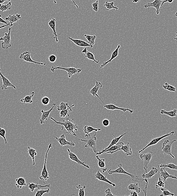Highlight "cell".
Returning <instances> with one entry per match:
<instances>
[{
  "label": "cell",
  "instance_id": "6da1fadb",
  "mask_svg": "<svg viewBox=\"0 0 177 196\" xmlns=\"http://www.w3.org/2000/svg\"><path fill=\"white\" fill-rule=\"evenodd\" d=\"M49 118L53 121L56 124L64 126L66 130V133L67 134H72L75 136H77L74 131L75 130L77 133L78 127L77 124L74 122V119H71L70 117H68L66 120H64L62 121H57L51 117H49Z\"/></svg>",
  "mask_w": 177,
  "mask_h": 196
},
{
  "label": "cell",
  "instance_id": "7a4b0ae2",
  "mask_svg": "<svg viewBox=\"0 0 177 196\" xmlns=\"http://www.w3.org/2000/svg\"><path fill=\"white\" fill-rule=\"evenodd\" d=\"M96 133H95V135L91 136L90 134H86L85 135L86 139H79V140L85 142L86 143V145L85 146V148H90L92 149L93 150L94 153L96 154L98 152L96 148Z\"/></svg>",
  "mask_w": 177,
  "mask_h": 196
},
{
  "label": "cell",
  "instance_id": "3957f363",
  "mask_svg": "<svg viewBox=\"0 0 177 196\" xmlns=\"http://www.w3.org/2000/svg\"><path fill=\"white\" fill-rule=\"evenodd\" d=\"M108 173L110 175H112L113 173H122V174H124L127 175L131 177L132 180L135 182H141V181H143L142 179H140V177L138 175H135L131 174L126 172L122 168V164L121 163L118 164V168L115 170H112L110 169L108 172Z\"/></svg>",
  "mask_w": 177,
  "mask_h": 196
},
{
  "label": "cell",
  "instance_id": "277c9868",
  "mask_svg": "<svg viewBox=\"0 0 177 196\" xmlns=\"http://www.w3.org/2000/svg\"><path fill=\"white\" fill-rule=\"evenodd\" d=\"M57 69L65 70L67 72L68 76L70 79L73 75L80 74L82 71V69L81 68H76L74 67L65 68L61 67V66H57V67H55L53 66L51 67L50 70L52 72H55V70H57Z\"/></svg>",
  "mask_w": 177,
  "mask_h": 196
},
{
  "label": "cell",
  "instance_id": "5b68a950",
  "mask_svg": "<svg viewBox=\"0 0 177 196\" xmlns=\"http://www.w3.org/2000/svg\"><path fill=\"white\" fill-rule=\"evenodd\" d=\"M176 141V139H173L172 140L166 139L164 141L162 147V153L165 155H170L173 158H175V157L171 154V147L173 143Z\"/></svg>",
  "mask_w": 177,
  "mask_h": 196
},
{
  "label": "cell",
  "instance_id": "8992f818",
  "mask_svg": "<svg viewBox=\"0 0 177 196\" xmlns=\"http://www.w3.org/2000/svg\"><path fill=\"white\" fill-rule=\"evenodd\" d=\"M158 170V169L157 168L153 167L150 171L148 172V173H147V172L146 173H143L142 175V178H143V181H145L146 183L145 188L142 190L144 192V193H145V196H146L147 188L148 181H149V179L151 178L152 177L154 176L156 173H157Z\"/></svg>",
  "mask_w": 177,
  "mask_h": 196
},
{
  "label": "cell",
  "instance_id": "52a82bcc",
  "mask_svg": "<svg viewBox=\"0 0 177 196\" xmlns=\"http://www.w3.org/2000/svg\"><path fill=\"white\" fill-rule=\"evenodd\" d=\"M174 133V131H171L170 132V133H167L164 135H162L160 136L154 138V139H152L147 144L144 148H143L142 149H140V150H138L139 153H140L144 151V150H145L146 148H147L149 146H151L154 145L155 144H156L157 143H158L160 140H161L162 139H164V138L166 137L169 136H172L173 135Z\"/></svg>",
  "mask_w": 177,
  "mask_h": 196
},
{
  "label": "cell",
  "instance_id": "ba28073f",
  "mask_svg": "<svg viewBox=\"0 0 177 196\" xmlns=\"http://www.w3.org/2000/svg\"><path fill=\"white\" fill-rule=\"evenodd\" d=\"M12 28H10L8 29V33H5V36L3 37L0 38V41H3L1 43L2 48L3 49H8L12 47L11 44V31Z\"/></svg>",
  "mask_w": 177,
  "mask_h": 196
},
{
  "label": "cell",
  "instance_id": "9c48e42d",
  "mask_svg": "<svg viewBox=\"0 0 177 196\" xmlns=\"http://www.w3.org/2000/svg\"><path fill=\"white\" fill-rule=\"evenodd\" d=\"M52 146V144L51 143L49 144L48 148L47 151H46V155H45V159L44 163V165L43 168L42 172H41V175L39 177V179L41 180H44L45 181H47V179L49 178V175L48 173V172L46 169V161H47V155L48 154L50 148Z\"/></svg>",
  "mask_w": 177,
  "mask_h": 196
},
{
  "label": "cell",
  "instance_id": "30bf717a",
  "mask_svg": "<svg viewBox=\"0 0 177 196\" xmlns=\"http://www.w3.org/2000/svg\"><path fill=\"white\" fill-rule=\"evenodd\" d=\"M153 155V153L152 151H150L147 153H143L140 155L139 157L144 162V169L145 170V173H147V170L148 166L150 163L152 157Z\"/></svg>",
  "mask_w": 177,
  "mask_h": 196
},
{
  "label": "cell",
  "instance_id": "8fae6325",
  "mask_svg": "<svg viewBox=\"0 0 177 196\" xmlns=\"http://www.w3.org/2000/svg\"><path fill=\"white\" fill-rule=\"evenodd\" d=\"M165 0H154L153 2L151 3H148L144 6L145 8H149L150 7L154 8L156 10V13L157 14H159L160 10V7L162 6L164 3Z\"/></svg>",
  "mask_w": 177,
  "mask_h": 196
},
{
  "label": "cell",
  "instance_id": "7c38bea8",
  "mask_svg": "<svg viewBox=\"0 0 177 196\" xmlns=\"http://www.w3.org/2000/svg\"><path fill=\"white\" fill-rule=\"evenodd\" d=\"M19 58L26 61V62L29 63H32L40 65H46V63H44L39 62L37 61H35L31 59V55L30 52L29 51H26L25 52L22 53L19 56Z\"/></svg>",
  "mask_w": 177,
  "mask_h": 196
},
{
  "label": "cell",
  "instance_id": "4fadbf2b",
  "mask_svg": "<svg viewBox=\"0 0 177 196\" xmlns=\"http://www.w3.org/2000/svg\"><path fill=\"white\" fill-rule=\"evenodd\" d=\"M0 76L2 80L1 90H7L8 87H11L13 88L14 89H16V87L2 74V72L1 71V69H0Z\"/></svg>",
  "mask_w": 177,
  "mask_h": 196
},
{
  "label": "cell",
  "instance_id": "5bb4252c",
  "mask_svg": "<svg viewBox=\"0 0 177 196\" xmlns=\"http://www.w3.org/2000/svg\"><path fill=\"white\" fill-rule=\"evenodd\" d=\"M53 137L55 138V139L60 143L61 146H65L66 145H69L70 146H75V143L72 140L71 141V142L68 141L67 140H66V136H65L64 134H62L59 138L55 137L54 135H53Z\"/></svg>",
  "mask_w": 177,
  "mask_h": 196
},
{
  "label": "cell",
  "instance_id": "9a60e30c",
  "mask_svg": "<svg viewBox=\"0 0 177 196\" xmlns=\"http://www.w3.org/2000/svg\"><path fill=\"white\" fill-rule=\"evenodd\" d=\"M67 150L68 153L69 157L70 159L73 161L76 162L78 165H81L84 166L85 168L90 169V167L88 165L85 164V163L84 162L82 161L79 159L77 155L76 154H74V153H72L70 151L69 149H67Z\"/></svg>",
  "mask_w": 177,
  "mask_h": 196
},
{
  "label": "cell",
  "instance_id": "2e32d148",
  "mask_svg": "<svg viewBox=\"0 0 177 196\" xmlns=\"http://www.w3.org/2000/svg\"><path fill=\"white\" fill-rule=\"evenodd\" d=\"M120 143L121 144V147L118 149L113 152L111 154H113L118 151L121 150L124 151L127 155H131L132 154V151L131 148L130 146V143L128 142L125 145H124V143L122 142H120Z\"/></svg>",
  "mask_w": 177,
  "mask_h": 196
},
{
  "label": "cell",
  "instance_id": "e0dca14e",
  "mask_svg": "<svg viewBox=\"0 0 177 196\" xmlns=\"http://www.w3.org/2000/svg\"><path fill=\"white\" fill-rule=\"evenodd\" d=\"M127 133H124V134H121V135L117 137H115V135H114L113 134H112V135L115 137V138H114V139H113L112 140H111V142H110V144H109V146H108L107 147L104 148V149H102V150H100L99 151H98L97 153L96 154V155H100L103 154L104 151L106 150V149H109V148H110V147H111L113 145H115V144H116L118 142L119 140H120V139H121V138L123 136H124V135H125Z\"/></svg>",
  "mask_w": 177,
  "mask_h": 196
},
{
  "label": "cell",
  "instance_id": "ac0fdd59",
  "mask_svg": "<svg viewBox=\"0 0 177 196\" xmlns=\"http://www.w3.org/2000/svg\"><path fill=\"white\" fill-rule=\"evenodd\" d=\"M102 85L100 82L99 81H96V85H95V86L92 88L91 89V90H90V93L91 94V95H93V96L95 97H97L100 99V101L102 102L103 104L104 105V103L102 100V99H100V98L99 97V95H98L97 92H98L99 89H101L102 88Z\"/></svg>",
  "mask_w": 177,
  "mask_h": 196
},
{
  "label": "cell",
  "instance_id": "d6986e66",
  "mask_svg": "<svg viewBox=\"0 0 177 196\" xmlns=\"http://www.w3.org/2000/svg\"><path fill=\"white\" fill-rule=\"evenodd\" d=\"M104 108H106V109H109V110H120L123 111L124 112L128 111H129L130 114H132V113L133 112V110H131V109L119 107L117 106V105H116V104H107V105L104 104Z\"/></svg>",
  "mask_w": 177,
  "mask_h": 196
},
{
  "label": "cell",
  "instance_id": "ffe728a7",
  "mask_svg": "<svg viewBox=\"0 0 177 196\" xmlns=\"http://www.w3.org/2000/svg\"><path fill=\"white\" fill-rule=\"evenodd\" d=\"M56 105V104L55 103L53 104L52 107L49 110H48L47 111H44L43 110H41V112H42V114L41 116V119H40V122L41 124H44L45 123V121L48 120L50 113L53 110L54 108L55 107Z\"/></svg>",
  "mask_w": 177,
  "mask_h": 196
},
{
  "label": "cell",
  "instance_id": "44dd1931",
  "mask_svg": "<svg viewBox=\"0 0 177 196\" xmlns=\"http://www.w3.org/2000/svg\"><path fill=\"white\" fill-rule=\"evenodd\" d=\"M120 47V45H118L117 47L115 48V50L112 53L111 57L110 59L106 61H104L100 65V68L105 67V66L109 63L111 62L112 60L115 59V58L117 57L119 55V51Z\"/></svg>",
  "mask_w": 177,
  "mask_h": 196
},
{
  "label": "cell",
  "instance_id": "7402d4cb",
  "mask_svg": "<svg viewBox=\"0 0 177 196\" xmlns=\"http://www.w3.org/2000/svg\"><path fill=\"white\" fill-rule=\"evenodd\" d=\"M21 18V15L17 14H16L9 15L8 17H6L5 19L6 21H9L10 26H13V23L18 22Z\"/></svg>",
  "mask_w": 177,
  "mask_h": 196
},
{
  "label": "cell",
  "instance_id": "603a6c76",
  "mask_svg": "<svg viewBox=\"0 0 177 196\" xmlns=\"http://www.w3.org/2000/svg\"><path fill=\"white\" fill-rule=\"evenodd\" d=\"M95 178H97V179H98L99 180L106 182V183H109V184L111 185L113 187L116 186V185H115V183H113L111 181L109 180V179L106 178V177L105 176H104L102 174L99 170H98L97 171V172L96 174H95Z\"/></svg>",
  "mask_w": 177,
  "mask_h": 196
},
{
  "label": "cell",
  "instance_id": "cb8c5ba5",
  "mask_svg": "<svg viewBox=\"0 0 177 196\" xmlns=\"http://www.w3.org/2000/svg\"><path fill=\"white\" fill-rule=\"evenodd\" d=\"M82 52L85 54V57L86 58L89 60H91L93 62L96 63H98L100 62V61H97L95 59V56L92 52H90L88 51L86 48H85L83 49V50L82 51Z\"/></svg>",
  "mask_w": 177,
  "mask_h": 196
},
{
  "label": "cell",
  "instance_id": "d4e9b609",
  "mask_svg": "<svg viewBox=\"0 0 177 196\" xmlns=\"http://www.w3.org/2000/svg\"><path fill=\"white\" fill-rule=\"evenodd\" d=\"M68 38L71 41H72L77 46L84 48L90 47V45L87 42H86V41H82L81 40L73 39L70 37H68Z\"/></svg>",
  "mask_w": 177,
  "mask_h": 196
},
{
  "label": "cell",
  "instance_id": "484cf974",
  "mask_svg": "<svg viewBox=\"0 0 177 196\" xmlns=\"http://www.w3.org/2000/svg\"><path fill=\"white\" fill-rule=\"evenodd\" d=\"M48 24L53 31V33L55 36L54 39L56 40V42H58L59 40L57 38L58 36L57 33H56V19L55 18L51 19V20L49 22Z\"/></svg>",
  "mask_w": 177,
  "mask_h": 196
},
{
  "label": "cell",
  "instance_id": "4316f807",
  "mask_svg": "<svg viewBox=\"0 0 177 196\" xmlns=\"http://www.w3.org/2000/svg\"><path fill=\"white\" fill-rule=\"evenodd\" d=\"M160 175L162 177L164 181L166 180L168 178L177 179V177L175 175L169 174L166 170H165V168H161L160 169Z\"/></svg>",
  "mask_w": 177,
  "mask_h": 196
},
{
  "label": "cell",
  "instance_id": "83f0119b",
  "mask_svg": "<svg viewBox=\"0 0 177 196\" xmlns=\"http://www.w3.org/2000/svg\"><path fill=\"white\" fill-rule=\"evenodd\" d=\"M98 161V165L99 168L102 170L103 173H104L107 170V168L106 167L105 164V159L104 158H100L98 155L96 156Z\"/></svg>",
  "mask_w": 177,
  "mask_h": 196
},
{
  "label": "cell",
  "instance_id": "f1b7e54d",
  "mask_svg": "<svg viewBox=\"0 0 177 196\" xmlns=\"http://www.w3.org/2000/svg\"><path fill=\"white\" fill-rule=\"evenodd\" d=\"M46 187L50 188V184H47L46 185L42 186L41 185H39L38 183H37V184H35V183H30L28 184V188H30L31 192H33L36 188H38V189H39V188H46Z\"/></svg>",
  "mask_w": 177,
  "mask_h": 196
},
{
  "label": "cell",
  "instance_id": "f546056e",
  "mask_svg": "<svg viewBox=\"0 0 177 196\" xmlns=\"http://www.w3.org/2000/svg\"><path fill=\"white\" fill-rule=\"evenodd\" d=\"M15 185L17 188H21L23 186H27L26 179L23 177H19L16 179Z\"/></svg>",
  "mask_w": 177,
  "mask_h": 196
},
{
  "label": "cell",
  "instance_id": "4dcf8cb0",
  "mask_svg": "<svg viewBox=\"0 0 177 196\" xmlns=\"http://www.w3.org/2000/svg\"><path fill=\"white\" fill-rule=\"evenodd\" d=\"M84 37L87 40L88 43L90 45V48H92L93 45L95 43V40L96 39V36L95 35H84Z\"/></svg>",
  "mask_w": 177,
  "mask_h": 196
},
{
  "label": "cell",
  "instance_id": "1f68e13d",
  "mask_svg": "<svg viewBox=\"0 0 177 196\" xmlns=\"http://www.w3.org/2000/svg\"><path fill=\"white\" fill-rule=\"evenodd\" d=\"M35 92H32L31 95H27L25 96L24 98L21 99L20 101L23 104H32L33 102L32 99V97L34 96Z\"/></svg>",
  "mask_w": 177,
  "mask_h": 196
},
{
  "label": "cell",
  "instance_id": "d6a6232c",
  "mask_svg": "<svg viewBox=\"0 0 177 196\" xmlns=\"http://www.w3.org/2000/svg\"><path fill=\"white\" fill-rule=\"evenodd\" d=\"M28 154L31 157V159L33 161V165H35V157L37 155L36 150V149H34L33 148H31L28 145Z\"/></svg>",
  "mask_w": 177,
  "mask_h": 196
},
{
  "label": "cell",
  "instance_id": "836d02e7",
  "mask_svg": "<svg viewBox=\"0 0 177 196\" xmlns=\"http://www.w3.org/2000/svg\"><path fill=\"white\" fill-rule=\"evenodd\" d=\"M177 109H175L169 111H167L166 110H164V109H161L160 110V114H165V115H167L169 117H176L177 115Z\"/></svg>",
  "mask_w": 177,
  "mask_h": 196
},
{
  "label": "cell",
  "instance_id": "e575fe53",
  "mask_svg": "<svg viewBox=\"0 0 177 196\" xmlns=\"http://www.w3.org/2000/svg\"><path fill=\"white\" fill-rule=\"evenodd\" d=\"M104 6L106 8V11H109L113 9H115L116 10V11H118L119 9L118 6H114V2H109L108 1H106L104 3Z\"/></svg>",
  "mask_w": 177,
  "mask_h": 196
},
{
  "label": "cell",
  "instance_id": "d590c367",
  "mask_svg": "<svg viewBox=\"0 0 177 196\" xmlns=\"http://www.w3.org/2000/svg\"><path fill=\"white\" fill-rule=\"evenodd\" d=\"M121 147V144L120 142H118L115 144V145L112 146L110 148H109L106 150L104 151V153H109V154H112L113 152L114 151L117 149H118L119 148Z\"/></svg>",
  "mask_w": 177,
  "mask_h": 196
},
{
  "label": "cell",
  "instance_id": "8d00e7d4",
  "mask_svg": "<svg viewBox=\"0 0 177 196\" xmlns=\"http://www.w3.org/2000/svg\"><path fill=\"white\" fill-rule=\"evenodd\" d=\"M101 129L100 128H95L92 127L85 126L84 127L83 130L84 133L86 134H89L90 133H92L93 131L97 132L100 131Z\"/></svg>",
  "mask_w": 177,
  "mask_h": 196
},
{
  "label": "cell",
  "instance_id": "74e56055",
  "mask_svg": "<svg viewBox=\"0 0 177 196\" xmlns=\"http://www.w3.org/2000/svg\"><path fill=\"white\" fill-rule=\"evenodd\" d=\"M75 106V104H73V105H71V106H69L68 103L62 102L60 103L59 105L57 106V109L59 111H60V110H65V109L69 108H72Z\"/></svg>",
  "mask_w": 177,
  "mask_h": 196
},
{
  "label": "cell",
  "instance_id": "f35d334b",
  "mask_svg": "<svg viewBox=\"0 0 177 196\" xmlns=\"http://www.w3.org/2000/svg\"><path fill=\"white\" fill-rule=\"evenodd\" d=\"M128 189L129 190H135L137 193H140V188L139 187L138 183L129 184L128 186Z\"/></svg>",
  "mask_w": 177,
  "mask_h": 196
},
{
  "label": "cell",
  "instance_id": "ab89813d",
  "mask_svg": "<svg viewBox=\"0 0 177 196\" xmlns=\"http://www.w3.org/2000/svg\"><path fill=\"white\" fill-rule=\"evenodd\" d=\"M158 167L160 168H170L171 169H174L176 170H177V166L173 163H168V164H161L160 165H158Z\"/></svg>",
  "mask_w": 177,
  "mask_h": 196
},
{
  "label": "cell",
  "instance_id": "60d3db41",
  "mask_svg": "<svg viewBox=\"0 0 177 196\" xmlns=\"http://www.w3.org/2000/svg\"><path fill=\"white\" fill-rule=\"evenodd\" d=\"M11 6H12V3L10 2H9L6 4L2 5L0 3V10H1L2 12L10 10H11Z\"/></svg>",
  "mask_w": 177,
  "mask_h": 196
},
{
  "label": "cell",
  "instance_id": "b9f144b4",
  "mask_svg": "<svg viewBox=\"0 0 177 196\" xmlns=\"http://www.w3.org/2000/svg\"><path fill=\"white\" fill-rule=\"evenodd\" d=\"M69 109L70 110V111H72V110L71 109V108H69L66 109H65V110H60V116L61 118H65L66 117H70L69 114V112L68 110Z\"/></svg>",
  "mask_w": 177,
  "mask_h": 196
},
{
  "label": "cell",
  "instance_id": "7bdbcfd3",
  "mask_svg": "<svg viewBox=\"0 0 177 196\" xmlns=\"http://www.w3.org/2000/svg\"><path fill=\"white\" fill-rule=\"evenodd\" d=\"M163 88L164 90H169V91L176 92V89L175 87L171 86L168 83H165L163 85Z\"/></svg>",
  "mask_w": 177,
  "mask_h": 196
},
{
  "label": "cell",
  "instance_id": "ee69618b",
  "mask_svg": "<svg viewBox=\"0 0 177 196\" xmlns=\"http://www.w3.org/2000/svg\"><path fill=\"white\" fill-rule=\"evenodd\" d=\"M76 188L78 189L79 196H84L85 195V189L86 188V186L84 185L82 186L81 185L79 184L77 186H76Z\"/></svg>",
  "mask_w": 177,
  "mask_h": 196
},
{
  "label": "cell",
  "instance_id": "f6af8a7d",
  "mask_svg": "<svg viewBox=\"0 0 177 196\" xmlns=\"http://www.w3.org/2000/svg\"><path fill=\"white\" fill-rule=\"evenodd\" d=\"M160 190L162 191V193L159 195L160 196H166L168 195L174 196V193H171L169 192L168 190L164 188H160Z\"/></svg>",
  "mask_w": 177,
  "mask_h": 196
},
{
  "label": "cell",
  "instance_id": "bcb514c9",
  "mask_svg": "<svg viewBox=\"0 0 177 196\" xmlns=\"http://www.w3.org/2000/svg\"><path fill=\"white\" fill-rule=\"evenodd\" d=\"M50 191V188H49L46 190H39L36 192L35 196H42L45 193H49Z\"/></svg>",
  "mask_w": 177,
  "mask_h": 196
},
{
  "label": "cell",
  "instance_id": "7dc6e473",
  "mask_svg": "<svg viewBox=\"0 0 177 196\" xmlns=\"http://www.w3.org/2000/svg\"><path fill=\"white\" fill-rule=\"evenodd\" d=\"M165 186V183L163 182L162 180L160 177L158 178L157 182L156 183L155 186V188H164Z\"/></svg>",
  "mask_w": 177,
  "mask_h": 196
},
{
  "label": "cell",
  "instance_id": "c3c4849f",
  "mask_svg": "<svg viewBox=\"0 0 177 196\" xmlns=\"http://www.w3.org/2000/svg\"><path fill=\"white\" fill-rule=\"evenodd\" d=\"M6 130L4 128H0V136L2 137L4 139L5 144H7V141L6 138Z\"/></svg>",
  "mask_w": 177,
  "mask_h": 196
},
{
  "label": "cell",
  "instance_id": "681fc988",
  "mask_svg": "<svg viewBox=\"0 0 177 196\" xmlns=\"http://www.w3.org/2000/svg\"><path fill=\"white\" fill-rule=\"evenodd\" d=\"M99 5L98 0H97L96 1H94L92 3L93 10L96 12H97L98 11Z\"/></svg>",
  "mask_w": 177,
  "mask_h": 196
},
{
  "label": "cell",
  "instance_id": "f907efd6",
  "mask_svg": "<svg viewBox=\"0 0 177 196\" xmlns=\"http://www.w3.org/2000/svg\"><path fill=\"white\" fill-rule=\"evenodd\" d=\"M50 99L47 97L45 96L41 99V102L44 106L47 105L49 104Z\"/></svg>",
  "mask_w": 177,
  "mask_h": 196
},
{
  "label": "cell",
  "instance_id": "816d5d0a",
  "mask_svg": "<svg viewBox=\"0 0 177 196\" xmlns=\"http://www.w3.org/2000/svg\"><path fill=\"white\" fill-rule=\"evenodd\" d=\"M57 57L55 55H52L48 56V60L51 63H54L56 61Z\"/></svg>",
  "mask_w": 177,
  "mask_h": 196
},
{
  "label": "cell",
  "instance_id": "f5cc1de1",
  "mask_svg": "<svg viewBox=\"0 0 177 196\" xmlns=\"http://www.w3.org/2000/svg\"><path fill=\"white\" fill-rule=\"evenodd\" d=\"M105 193L106 194V196H115V195L113 194L111 192V189L110 188H108L105 190Z\"/></svg>",
  "mask_w": 177,
  "mask_h": 196
},
{
  "label": "cell",
  "instance_id": "db71d44e",
  "mask_svg": "<svg viewBox=\"0 0 177 196\" xmlns=\"http://www.w3.org/2000/svg\"><path fill=\"white\" fill-rule=\"evenodd\" d=\"M102 124L104 126L106 127L110 125V122L108 119H105L103 120Z\"/></svg>",
  "mask_w": 177,
  "mask_h": 196
},
{
  "label": "cell",
  "instance_id": "11a10c76",
  "mask_svg": "<svg viewBox=\"0 0 177 196\" xmlns=\"http://www.w3.org/2000/svg\"><path fill=\"white\" fill-rule=\"evenodd\" d=\"M0 22L4 23L5 24H8V23L7 21H5L2 18V15L0 14Z\"/></svg>",
  "mask_w": 177,
  "mask_h": 196
},
{
  "label": "cell",
  "instance_id": "9f6ffc18",
  "mask_svg": "<svg viewBox=\"0 0 177 196\" xmlns=\"http://www.w3.org/2000/svg\"><path fill=\"white\" fill-rule=\"evenodd\" d=\"M129 196H138V193L136 191H132L130 192V195H128Z\"/></svg>",
  "mask_w": 177,
  "mask_h": 196
},
{
  "label": "cell",
  "instance_id": "6f0895ef",
  "mask_svg": "<svg viewBox=\"0 0 177 196\" xmlns=\"http://www.w3.org/2000/svg\"><path fill=\"white\" fill-rule=\"evenodd\" d=\"M10 26V24L9 23H8V24H6L4 25H3V26H0V29H1L2 28H4L5 27H6V26Z\"/></svg>",
  "mask_w": 177,
  "mask_h": 196
},
{
  "label": "cell",
  "instance_id": "680465c9",
  "mask_svg": "<svg viewBox=\"0 0 177 196\" xmlns=\"http://www.w3.org/2000/svg\"><path fill=\"white\" fill-rule=\"evenodd\" d=\"M11 0H0V3H4L6 1H8V2H10Z\"/></svg>",
  "mask_w": 177,
  "mask_h": 196
},
{
  "label": "cell",
  "instance_id": "91938a15",
  "mask_svg": "<svg viewBox=\"0 0 177 196\" xmlns=\"http://www.w3.org/2000/svg\"><path fill=\"white\" fill-rule=\"evenodd\" d=\"M173 1H174V0H165V1H164V2L166 3V2H168V3H172Z\"/></svg>",
  "mask_w": 177,
  "mask_h": 196
},
{
  "label": "cell",
  "instance_id": "94428289",
  "mask_svg": "<svg viewBox=\"0 0 177 196\" xmlns=\"http://www.w3.org/2000/svg\"><path fill=\"white\" fill-rule=\"evenodd\" d=\"M70 1H72V2H73L74 4V5H75V7L77 8V9L79 8L78 6L76 4V3H75V1H74V0H70Z\"/></svg>",
  "mask_w": 177,
  "mask_h": 196
},
{
  "label": "cell",
  "instance_id": "6125c7cd",
  "mask_svg": "<svg viewBox=\"0 0 177 196\" xmlns=\"http://www.w3.org/2000/svg\"><path fill=\"white\" fill-rule=\"evenodd\" d=\"M140 1V0H133L132 2L134 3H138V2H139Z\"/></svg>",
  "mask_w": 177,
  "mask_h": 196
},
{
  "label": "cell",
  "instance_id": "be15d7a7",
  "mask_svg": "<svg viewBox=\"0 0 177 196\" xmlns=\"http://www.w3.org/2000/svg\"><path fill=\"white\" fill-rule=\"evenodd\" d=\"M54 4L56 5V3H57V2L56 1V0H53Z\"/></svg>",
  "mask_w": 177,
  "mask_h": 196
}]
</instances>
